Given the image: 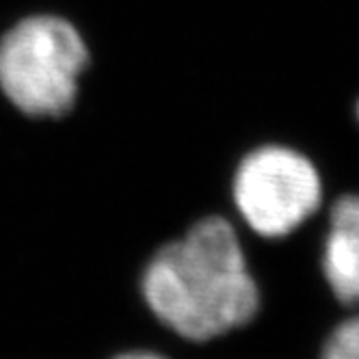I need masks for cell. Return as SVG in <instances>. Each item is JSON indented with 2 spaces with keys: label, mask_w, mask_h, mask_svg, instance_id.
Listing matches in <instances>:
<instances>
[{
  "label": "cell",
  "mask_w": 359,
  "mask_h": 359,
  "mask_svg": "<svg viewBox=\"0 0 359 359\" xmlns=\"http://www.w3.org/2000/svg\"><path fill=\"white\" fill-rule=\"evenodd\" d=\"M141 290L154 316L191 342L241 329L260 310L243 243L223 217H203L161 247L143 271Z\"/></svg>",
  "instance_id": "cell-1"
},
{
  "label": "cell",
  "mask_w": 359,
  "mask_h": 359,
  "mask_svg": "<svg viewBox=\"0 0 359 359\" xmlns=\"http://www.w3.org/2000/svg\"><path fill=\"white\" fill-rule=\"evenodd\" d=\"M89 63V46L72 20L27 15L0 37V93L33 119L65 117L79 102Z\"/></svg>",
  "instance_id": "cell-2"
},
{
  "label": "cell",
  "mask_w": 359,
  "mask_h": 359,
  "mask_svg": "<svg viewBox=\"0 0 359 359\" xmlns=\"http://www.w3.org/2000/svg\"><path fill=\"white\" fill-rule=\"evenodd\" d=\"M232 199L251 232L262 238H284L318 212L323 177L303 151L266 143L238 163Z\"/></svg>",
  "instance_id": "cell-3"
},
{
  "label": "cell",
  "mask_w": 359,
  "mask_h": 359,
  "mask_svg": "<svg viewBox=\"0 0 359 359\" xmlns=\"http://www.w3.org/2000/svg\"><path fill=\"white\" fill-rule=\"evenodd\" d=\"M320 269L333 297L359 307V193H346L331 206Z\"/></svg>",
  "instance_id": "cell-4"
},
{
  "label": "cell",
  "mask_w": 359,
  "mask_h": 359,
  "mask_svg": "<svg viewBox=\"0 0 359 359\" xmlns=\"http://www.w3.org/2000/svg\"><path fill=\"white\" fill-rule=\"evenodd\" d=\"M320 359H359V314L342 320L329 333Z\"/></svg>",
  "instance_id": "cell-5"
},
{
  "label": "cell",
  "mask_w": 359,
  "mask_h": 359,
  "mask_svg": "<svg viewBox=\"0 0 359 359\" xmlns=\"http://www.w3.org/2000/svg\"><path fill=\"white\" fill-rule=\"evenodd\" d=\"M113 359H167L158 353H151V351H130V353H121Z\"/></svg>",
  "instance_id": "cell-6"
},
{
  "label": "cell",
  "mask_w": 359,
  "mask_h": 359,
  "mask_svg": "<svg viewBox=\"0 0 359 359\" xmlns=\"http://www.w3.org/2000/svg\"><path fill=\"white\" fill-rule=\"evenodd\" d=\"M355 115H357V121H359V102H357V107H355Z\"/></svg>",
  "instance_id": "cell-7"
}]
</instances>
